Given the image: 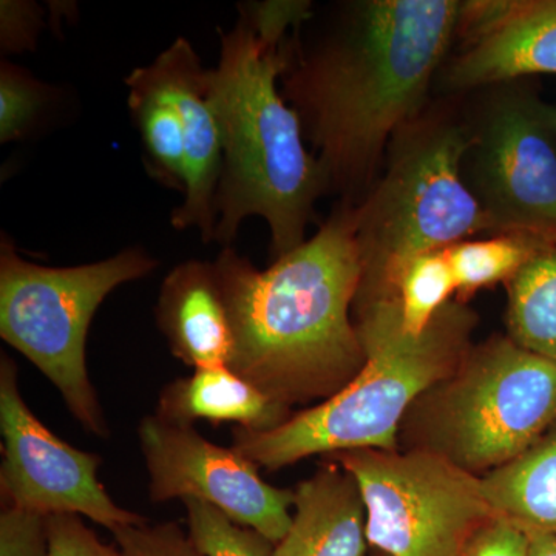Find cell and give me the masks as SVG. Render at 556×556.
I'll use <instances>...</instances> for the list:
<instances>
[{
    "mask_svg": "<svg viewBox=\"0 0 556 556\" xmlns=\"http://www.w3.org/2000/svg\"><path fill=\"white\" fill-rule=\"evenodd\" d=\"M138 442L149 473L153 504L197 500L237 525L257 530L277 544L294 511V489L270 485L258 467L232 447H219L195 428L153 413L139 420Z\"/></svg>",
    "mask_w": 556,
    "mask_h": 556,
    "instance_id": "11",
    "label": "cell"
},
{
    "mask_svg": "<svg viewBox=\"0 0 556 556\" xmlns=\"http://www.w3.org/2000/svg\"><path fill=\"white\" fill-rule=\"evenodd\" d=\"M127 104L141 135L142 163L153 181L186 193V146L181 113L149 65L127 76Z\"/></svg>",
    "mask_w": 556,
    "mask_h": 556,
    "instance_id": "18",
    "label": "cell"
},
{
    "mask_svg": "<svg viewBox=\"0 0 556 556\" xmlns=\"http://www.w3.org/2000/svg\"><path fill=\"white\" fill-rule=\"evenodd\" d=\"M156 415L190 426L206 420L212 426L232 422L248 431H269L283 426L294 409L278 404L226 365L193 369L161 390Z\"/></svg>",
    "mask_w": 556,
    "mask_h": 556,
    "instance_id": "16",
    "label": "cell"
},
{
    "mask_svg": "<svg viewBox=\"0 0 556 556\" xmlns=\"http://www.w3.org/2000/svg\"><path fill=\"white\" fill-rule=\"evenodd\" d=\"M112 535L121 556H204L177 522L121 526Z\"/></svg>",
    "mask_w": 556,
    "mask_h": 556,
    "instance_id": "24",
    "label": "cell"
},
{
    "mask_svg": "<svg viewBox=\"0 0 556 556\" xmlns=\"http://www.w3.org/2000/svg\"><path fill=\"white\" fill-rule=\"evenodd\" d=\"M459 0H361L309 43L288 39L283 97L302 119L329 192L357 204L391 139L428 108L456 43Z\"/></svg>",
    "mask_w": 556,
    "mask_h": 556,
    "instance_id": "1",
    "label": "cell"
},
{
    "mask_svg": "<svg viewBox=\"0 0 556 556\" xmlns=\"http://www.w3.org/2000/svg\"><path fill=\"white\" fill-rule=\"evenodd\" d=\"M3 506L43 515H78L110 532L148 518L119 507L98 479L101 457L62 441L35 416L21 393L20 368L0 356Z\"/></svg>",
    "mask_w": 556,
    "mask_h": 556,
    "instance_id": "10",
    "label": "cell"
},
{
    "mask_svg": "<svg viewBox=\"0 0 556 556\" xmlns=\"http://www.w3.org/2000/svg\"><path fill=\"white\" fill-rule=\"evenodd\" d=\"M536 75H556V0H510L492 30L448 58L437 87L455 97Z\"/></svg>",
    "mask_w": 556,
    "mask_h": 556,
    "instance_id": "13",
    "label": "cell"
},
{
    "mask_svg": "<svg viewBox=\"0 0 556 556\" xmlns=\"http://www.w3.org/2000/svg\"><path fill=\"white\" fill-rule=\"evenodd\" d=\"M156 266L144 249L131 247L101 262L50 268L22 257L2 233L0 338L56 387L70 415L93 437L109 439L110 427L87 371L91 320L116 288Z\"/></svg>",
    "mask_w": 556,
    "mask_h": 556,
    "instance_id": "7",
    "label": "cell"
},
{
    "mask_svg": "<svg viewBox=\"0 0 556 556\" xmlns=\"http://www.w3.org/2000/svg\"><path fill=\"white\" fill-rule=\"evenodd\" d=\"M364 368L336 396L269 431L230 430L232 448L258 468L278 471L313 456L348 450H399L409 407L448 378L473 345L477 311L453 300L426 331L412 334L390 300L353 306Z\"/></svg>",
    "mask_w": 556,
    "mask_h": 556,
    "instance_id": "4",
    "label": "cell"
},
{
    "mask_svg": "<svg viewBox=\"0 0 556 556\" xmlns=\"http://www.w3.org/2000/svg\"><path fill=\"white\" fill-rule=\"evenodd\" d=\"M43 27V9L28 0L0 2V47L3 53L35 50Z\"/></svg>",
    "mask_w": 556,
    "mask_h": 556,
    "instance_id": "27",
    "label": "cell"
},
{
    "mask_svg": "<svg viewBox=\"0 0 556 556\" xmlns=\"http://www.w3.org/2000/svg\"><path fill=\"white\" fill-rule=\"evenodd\" d=\"M506 289L508 338L556 364V247L519 270Z\"/></svg>",
    "mask_w": 556,
    "mask_h": 556,
    "instance_id": "20",
    "label": "cell"
},
{
    "mask_svg": "<svg viewBox=\"0 0 556 556\" xmlns=\"http://www.w3.org/2000/svg\"><path fill=\"white\" fill-rule=\"evenodd\" d=\"M49 556H121L115 543L101 541L78 515L47 517Z\"/></svg>",
    "mask_w": 556,
    "mask_h": 556,
    "instance_id": "26",
    "label": "cell"
},
{
    "mask_svg": "<svg viewBox=\"0 0 556 556\" xmlns=\"http://www.w3.org/2000/svg\"><path fill=\"white\" fill-rule=\"evenodd\" d=\"M313 16L308 0L244 2L236 25L219 31L218 64L206 70L204 84L222 134L214 241L223 248L232 244L244 219L260 217L270 230L273 258L288 254L308 240L316 203L329 193L298 110L278 87L288 35Z\"/></svg>",
    "mask_w": 556,
    "mask_h": 556,
    "instance_id": "3",
    "label": "cell"
},
{
    "mask_svg": "<svg viewBox=\"0 0 556 556\" xmlns=\"http://www.w3.org/2000/svg\"><path fill=\"white\" fill-rule=\"evenodd\" d=\"M481 481L496 515L525 532L556 536V422L526 453Z\"/></svg>",
    "mask_w": 556,
    "mask_h": 556,
    "instance_id": "17",
    "label": "cell"
},
{
    "mask_svg": "<svg viewBox=\"0 0 556 556\" xmlns=\"http://www.w3.org/2000/svg\"><path fill=\"white\" fill-rule=\"evenodd\" d=\"M356 204L260 270L232 247L215 260L232 328L228 367L288 408L328 401L364 368L353 318L361 283Z\"/></svg>",
    "mask_w": 556,
    "mask_h": 556,
    "instance_id": "2",
    "label": "cell"
},
{
    "mask_svg": "<svg viewBox=\"0 0 556 556\" xmlns=\"http://www.w3.org/2000/svg\"><path fill=\"white\" fill-rule=\"evenodd\" d=\"M181 113L186 146V193L172 212L175 229L200 230L204 243L214 241L215 195L223 169L217 116L206 94V68L188 39L178 38L150 64Z\"/></svg>",
    "mask_w": 556,
    "mask_h": 556,
    "instance_id": "12",
    "label": "cell"
},
{
    "mask_svg": "<svg viewBox=\"0 0 556 556\" xmlns=\"http://www.w3.org/2000/svg\"><path fill=\"white\" fill-rule=\"evenodd\" d=\"M0 556H49L47 517L3 506L0 514Z\"/></svg>",
    "mask_w": 556,
    "mask_h": 556,
    "instance_id": "25",
    "label": "cell"
},
{
    "mask_svg": "<svg viewBox=\"0 0 556 556\" xmlns=\"http://www.w3.org/2000/svg\"><path fill=\"white\" fill-rule=\"evenodd\" d=\"M555 422V362L496 334L473 343L448 378L417 399L397 444L482 478L526 453Z\"/></svg>",
    "mask_w": 556,
    "mask_h": 556,
    "instance_id": "6",
    "label": "cell"
},
{
    "mask_svg": "<svg viewBox=\"0 0 556 556\" xmlns=\"http://www.w3.org/2000/svg\"><path fill=\"white\" fill-rule=\"evenodd\" d=\"M467 144L464 115L445 108H427L391 139L378 178L356 204V300L372 298L405 260L492 236L464 181Z\"/></svg>",
    "mask_w": 556,
    "mask_h": 556,
    "instance_id": "5",
    "label": "cell"
},
{
    "mask_svg": "<svg viewBox=\"0 0 556 556\" xmlns=\"http://www.w3.org/2000/svg\"><path fill=\"white\" fill-rule=\"evenodd\" d=\"M530 541V556H556V536L526 532Z\"/></svg>",
    "mask_w": 556,
    "mask_h": 556,
    "instance_id": "29",
    "label": "cell"
},
{
    "mask_svg": "<svg viewBox=\"0 0 556 556\" xmlns=\"http://www.w3.org/2000/svg\"><path fill=\"white\" fill-rule=\"evenodd\" d=\"M56 90L13 62L0 64V142L22 141L43 123Z\"/></svg>",
    "mask_w": 556,
    "mask_h": 556,
    "instance_id": "22",
    "label": "cell"
},
{
    "mask_svg": "<svg viewBox=\"0 0 556 556\" xmlns=\"http://www.w3.org/2000/svg\"><path fill=\"white\" fill-rule=\"evenodd\" d=\"M356 479L369 547L386 556H463L496 517L481 478L419 450H348L321 456Z\"/></svg>",
    "mask_w": 556,
    "mask_h": 556,
    "instance_id": "9",
    "label": "cell"
},
{
    "mask_svg": "<svg viewBox=\"0 0 556 556\" xmlns=\"http://www.w3.org/2000/svg\"><path fill=\"white\" fill-rule=\"evenodd\" d=\"M473 93L464 112V181L493 233H535L556 244V104L527 79Z\"/></svg>",
    "mask_w": 556,
    "mask_h": 556,
    "instance_id": "8",
    "label": "cell"
},
{
    "mask_svg": "<svg viewBox=\"0 0 556 556\" xmlns=\"http://www.w3.org/2000/svg\"><path fill=\"white\" fill-rule=\"evenodd\" d=\"M455 299V278L441 249L405 260L372 298L356 300L354 305L390 300L396 305L404 328L412 334H420Z\"/></svg>",
    "mask_w": 556,
    "mask_h": 556,
    "instance_id": "21",
    "label": "cell"
},
{
    "mask_svg": "<svg viewBox=\"0 0 556 556\" xmlns=\"http://www.w3.org/2000/svg\"><path fill=\"white\" fill-rule=\"evenodd\" d=\"M155 320L182 364L228 367L233 334L214 263L188 260L175 266L161 285Z\"/></svg>",
    "mask_w": 556,
    "mask_h": 556,
    "instance_id": "14",
    "label": "cell"
},
{
    "mask_svg": "<svg viewBox=\"0 0 556 556\" xmlns=\"http://www.w3.org/2000/svg\"><path fill=\"white\" fill-rule=\"evenodd\" d=\"M294 492L291 526L273 556L367 555V514L353 475L321 459Z\"/></svg>",
    "mask_w": 556,
    "mask_h": 556,
    "instance_id": "15",
    "label": "cell"
},
{
    "mask_svg": "<svg viewBox=\"0 0 556 556\" xmlns=\"http://www.w3.org/2000/svg\"><path fill=\"white\" fill-rule=\"evenodd\" d=\"M463 556H530L529 535L521 527L496 515L471 538Z\"/></svg>",
    "mask_w": 556,
    "mask_h": 556,
    "instance_id": "28",
    "label": "cell"
},
{
    "mask_svg": "<svg viewBox=\"0 0 556 556\" xmlns=\"http://www.w3.org/2000/svg\"><path fill=\"white\" fill-rule=\"evenodd\" d=\"M376 556H386V555H382V554H378V552H376Z\"/></svg>",
    "mask_w": 556,
    "mask_h": 556,
    "instance_id": "30",
    "label": "cell"
},
{
    "mask_svg": "<svg viewBox=\"0 0 556 556\" xmlns=\"http://www.w3.org/2000/svg\"><path fill=\"white\" fill-rule=\"evenodd\" d=\"M188 532L204 556H273L276 544L257 530L237 525L218 508L197 500H182Z\"/></svg>",
    "mask_w": 556,
    "mask_h": 556,
    "instance_id": "23",
    "label": "cell"
},
{
    "mask_svg": "<svg viewBox=\"0 0 556 556\" xmlns=\"http://www.w3.org/2000/svg\"><path fill=\"white\" fill-rule=\"evenodd\" d=\"M556 247L535 233L501 232L445 248L456 283V299L468 303L478 291L507 285L519 270Z\"/></svg>",
    "mask_w": 556,
    "mask_h": 556,
    "instance_id": "19",
    "label": "cell"
}]
</instances>
